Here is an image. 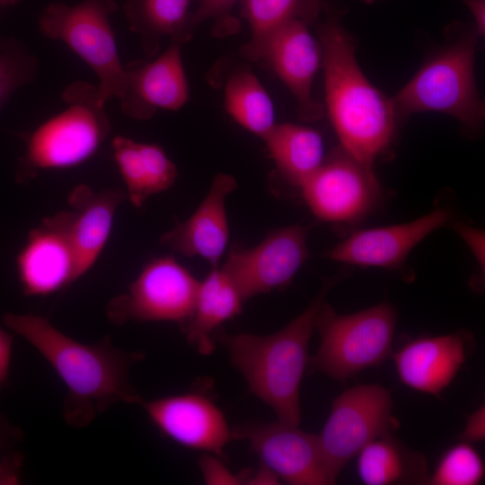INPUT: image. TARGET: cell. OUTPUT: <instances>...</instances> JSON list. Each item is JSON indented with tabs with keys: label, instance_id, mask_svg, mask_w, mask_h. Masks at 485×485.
<instances>
[{
	"label": "cell",
	"instance_id": "52a82bcc",
	"mask_svg": "<svg viewBox=\"0 0 485 485\" xmlns=\"http://www.w3.org/2000/svg\"><path fill=\"white\" fill-rule=\"evenodd\" d=\"M117 9L115 0H82L75 4L53 2L39 16L40 33L64 42L95 73L99 95L105 103L119 99L125 86L124 66L110 21Z\"/></svg>",
	"mask_w": 485,
	"mask_h": 485
},
{
	"label": "cell",
	"instance_id": "7a4b0ae2",
	"mask_svg": "<svg viewBox=\"0 0 485 485\" xmlns=\"http://www.w3.org/2000/svg\"><path fill=\"white\" fill-rule=\"evenodd\" d=\"M327 11L318 29L327 112L341 148L374 170L375 161L392 146L400 121L392 98L360 68L352 38L339 15Z\"/></svg>",
	"mask_w": 485,
	"mask_h": 485
},
{
	"label": "cell",
	"instance_id": "f35d334b",
	"mask_svg": "<svg viewBox=\"0 0 485 485\" xmlns=\"http://www.w3.org/2000/svg\"><path fill=\"white\" fill-rule=\"evenodd\" d=\"M362 1L363 3H366V4H373L375 3V1H378V0H360Z\"/></svg>",
	"mask_w": 485,
	"mask_h": 485
},
{
	"label": "cell",
	"instance_id": "2e32d148",
	"mask_svg": "<svg viewBox=\"0 0 485 485\" xmlns=\"http://www.w3.org/2000/svg\"><path fill=\"white\" fill-rule=\"evenodd\" d=\"M124 71L120 108L132 119H148L157 109L177 110L189 100L180 44L172 43L154 60L131 61Z\"/></svg>",
	"mask_w": 485,
	"mask_h": 485
},
{
	"label": "cell",
	"instance_id": "8d00e7d4",
	"mask_svg": "<svg viewBox=\"0 0 485 485\" xmlns=\"http://www.w3.org/2000/svg\"><path fill=\"white\" fill-rule=\"evenodd\" d=\"M15 432H17V430H12V428L7 425H0V450L4 447L6 442V436Z\"/></svg>",
	"mask_w": 485,
	"mask_h": 485
},
{
	"label": "cell",
	"instance_id": "d4e9b609",
	"mask_svg": "<svg viewBox=\"0 0 485 485\" xmlns=\"http://www.w3.org/2000/svg\"><path fill=\"white\" fill-rule=\"evenodd\" d=\"M262 139L280 176L298 189L325 159L322 137L308 127L275 124Z\"/></svg>",
	"mask_w": 485,
	"mask_h": 485
},
{
	"label": "cell",
	"instance_id": "4316f807",
	"mask_svg": "<svg viewBox=\"0 0 485 485\" xmlns=\"http://www.w3.org/2000/svg\"><path fill=\"white\" fill-rule=\"evenodd\" d=\"M225 106L237 123L261 138L275 125L272 101L249 69L236 70L228 77L225 84Z\"/></svg>",
	"mask_w": 485,
	"mask_h": 485
},
{
	"label": "cell",
	"instance_id": "ac0fdd59",
	"mask_svg": "<svg viewBox=\"0 0 485 485\" xmlns=\"http://www.w3.org/2000/svg\"><path fill=\"white\" fill-rule=\"evenodd\" d=\"M474 346L471 332L458 331L417 338L391 357L402 384L421 392L438 395L454 379Z\"/></svg>",
	"mask_w": 485,
	"mask_h": 485
},
{
	"label": "cell",
	"instance_id": "cb8c5ba5",
	"mask_svg": "<svg viewBox=\"0 0 485 485\" xmlns=\"http://www.w3.org/2000/svg\"><path fill=\"white\" fill-rule=\"evenodd\" d=\"M357 472L366 485L428 484L427 461L392 433L364 446L357 454Z\"/></svg>",
	"mask_w": 485,
	"mask_h": 485
},
{
	"label": "cell",
	"instance_id": "7c38bea8",
	"mask_svg": "<svg viewBox=\"0 0 485 485\" xmlns=\"http://www.w3.org/2000/svg\"><path fill=\"white\" fill-rule=\"evenodd\" d=\"M278 420L256 421L234 429L235 439L245 440L260 463L291 485H329L331 477L318 436Z\"/></svg>",
	"mask_w": 485,
	"mask_h": 485
},
{
	"label": "cell",
	"instance_id": "44dd1931",
	"mask_svg": "<svg viewBox=\"0 0 485 485\" xmlns=\"http://www.w3.org/2000/svg\"><path fill=\"white\" fill-rule=\"evenodd\" d=\"M244 299L231 278L218 266L199 281L190 320L182 328L187 341L205 356L215 351L214 334L222 323L242 312Z\"/></svg>",
	"mask_w": 485,
	"mask_h": 485
},
{
	"label": "cell",
	"instance_id": "1f68e13d",
	"mask_svg": "<svg viewBox=\"0 0 485 485\" xmlns=\"http://www.w3.org/2000/svg\"><path fill=\"white\" fill-rule=\"evenodd\" d=\"M463 442H478L484 439V406H481L467 419L463 432L459 436Z\"/></svg>",
	"mask_w": 485,
	"mask_h": 485
},
{
	"label": "cell",
	"instance_id": "277c9868",
	"mask_svg": "<svg viewBox=\"0 0 485 485\" xmlns=\"http://www.w3.org/2000/svg\"><path fill=\"white\" fill-rule=\"evenodd\" d=\"M477 37L474 28H468L429 55L392 97L400 122L414 113L436 111L453 117L467 130L481 127L485 105L474 74Z\"/></svg>",
	"mask_w": 485,
	"mask_h": 485
},
{
	"label": "cell",
	"instance_id": "9c48e42d",
	"mask_svg": "<svg viewBox=\"0 0 485 485\" xmlns=\"http://www.w3.org/2000/svg\"><path fill=\"white\" fill-rule=\"evenodd\" d=\"M198 285L175 259H153L127 291L110 301L107 317L118 326L128 322H168L182 330L192 313Z\"/></svg>",
	"mask_w": 485,
	"mask_h": 485
},
{
	"label": "cell",
	"instance_id": "8fae6325",
	"mask_svg": "<svg viewBox=\"0 0 485 485\" xmlns=\"http://www.w3.org/2000/svg\"><path fill=\"white\" fill-rule=\"evenodd\" d=\"M307 228L277 229L252 248L234 245L222 269L244 301L287 287L308 258Z\"/></svg>",
	"mask_w": 485,
	"mask_h": 485
},
{
	"label": "cell",
	"instance_id": "d590c367",
	"mask_svg": "<svg viewBox=\"0 0 485 485\" xmlns=\"http://www.w3.org/2000/svg\"><path fill=\"white\" fill-rule=\"evenodd\" d=\"M470 10L478 37L485 34V0H461Z\"/></svg>",
	"mask_w": 485,
	"mask_h": 485
},
{
	"label": "cell",
	"instance_id": "603a6c76",
	"mask_svg": "<svg viewBox=\"0 0 485 485\" xmlns=\"http://www.w3.org/2000/svg\"><path fill=\"white\" fill-rule=\"evenodd\" d=\"M190 0H126L123 12L129 29L138 34L142 49L148 59L157 56L163 36L172 43L190 40L193 29Z\"/></svg>",
	"mask_w": 485,
	"mask_h": 485
},
{
	"label": "cell",
	"instance_id": "ba28073f",
	"mask_svg": "<svg viewBox=\"0 0 485 485\" xmlns=\"http://www.w3.org/2000/svg\"><path fill=\"white\" fill-rule=\"evenodd\" d=\"M392 408L391 392L380 384H357L334 399L318 438L335 481L364 446L399 428Z\"/></svg>",
	"mask_w": 485,
	"mask_h": 485
},
{
	"label": "cell",
	"instance_id": "484cf974",
	"mask_svg": "<svg viewBox=\"0 0 485 485\" xmlns=\"http://www.w3.org/2000/svg\"><path fill=\"white\" fill-rule=\"evenodd\" d=\"M241 13L251 29V39L242 54L260 61L270 38L286 23L303 19L310 23L318 16L321 0H242Z\"/></svg>",
	"mask_w": 485,
	"mask_h": 485
},
{
	"label": "cell",
	"instance_id": "8992f818",
	"mask_svg": "<svg viewBox=\"0 0 485 485\" xmlns=\"http://www.w3.org/2000/svg\"><path fill=\"white\" fill-rule=\"evenodd\" d=\"M396 318L395 309L386 303L340 314L324 302L314 325L320 346L307 366L311 372L344 382L366 368L382 365L392 353Z\"/></svg>",
	"mask_w": 485,
	"mask_h": 485
},
{
	"label": "cell",
	"instance_id": "74e56055",
	"mask_svg": "<svg viewBox=\"0 0 485 485\" xmlns=\"http://www.w3.org/2000/svg\"><path fill=\"white\" fill-rule=\"evenodd\" d=\"M20 1L21 0H0V6L3 7V6L15 4Z\"/></svg>",
	"mask_w": 485,
	"mask_h": 485
},
{
	"label": "cell",
	"instance_id": "836d02e7",
	"mask_svg": "<svg viewBox=\"0 0 485 485\" xmlns=\"http://www.w3.org/2000/svg\"><path fill=\"white\" fill-rule=\"evenodd\" d=\"M13 336L0 326V388L6 383L12 356Z\"/></svg>",
	"mask_w": 485,
	"mask_h": 485
},
{
	"label": "cell",
	"instance_id": "4fadbf2b",
	"mask_svg": "<svg viewBox=\"0 0 485 485\" xmlns=\"http://www.w3.org/2000/svg\"><path fill=\"white\" fill-rule=\"evenodd\" d=\"M140 406L163 436L181 446L223 458L225 448L235 439L224 412L205 391L143 400Z\"/></svg>",
	"mask_w": 485,
	"mask_h": 485
},
{
	"label": "cell",
	"instance_id": "9a60e30c",
	"mask_svg": "<svg viewBox=\"0 0 485 485\" xmlns=\"http://www.w3.org/2000/svg\"><path fill=\"white\" fill-rule=\"evenodd\" d=\"M309 22L294 19L269 40L260 61L277 75L294 96L299 117L314 121L323 107L312 94L314 76L322 64V49L308 29Z\"/></svg>",
	"mask_w": 485,
	"mask_h": 485
},
{
	"label": "cell",
	"instance_id": "f546056e",
	"mask_svg": "<svg viewBox=\"0 0 485 485\" xmlns=\"http://www.w3.org/2000/svg\"><path fill=\"white\" fill-rule=\"evenodd\" d=\"M242 0H199L198 6L192 13L195 26L209 19L216 21V33L219 36L233 33L239 25L232 14L234 4Z\"/></svg>",
	"mask_w": 485,
	"mask_h": 485
},
{
	"label": "cell",
	"instance_id": "5b68a950",
	"mask_svg": "<svg viewBox=\"0 0 485 485\" xmlns=\"http://www.w3.org/2000/svg\"><path fill=\"white\" fill-rule=\"evenodd\" d=\"M66 108L40 125L26 140L16 180L25 183L40 172L77 165L89 159L108 137L111 123L98 87L84 81L69 84L61 94Z\"/></svg>",
	"mask_w": 485,
	"mask_h": 485
},
{
	"label": "cell",
	"instance_id": "d6a6232c",
	"mask_svg": "<svg viewBox=\"0 0 485 485\" xmlns=\"http://www.w3.org/2000/svg\"><path fill=\"white\" fill-rule=\"evenodd\" d=\"M458 234L468 243L480 263H484V235L481 230L467 225H458Z\"/></svg>",
	"mask_w": 485,
	"mask_h": 485
},
{
	"label": "cell",
	"instance_id": "5bb4252c",
	"mask_svg": "<svg viewBox=\"0 0 485 485\" xmlns=\"http://www.w3.org/2000/svg\"><path fill=\"white\" fill-rule=\"evenodd\" d=\"M17 270L23 293L31 296L57 293L76 280L69 210L45 217L31 230Z\"/></svg>",
	"mask_w": 485,
	"mask_h": 485
},
{
	"label": "cell",
	"instance_id": "83f0119b",
	"mask_svg": "<svg viewBox=\"0 0 485 485\" xmlns=\"http://www.w3.org/2000/svg\"><path fill=\"white\" fill-rule=\"evenodd\" d=\"M38 66V58L22 41L0 39V111L15 91L35 79Z\"/></svg>",
	"mask_w": 485,
	"mask_h": 485
},
{
	"label": "cell",
	"instance_id": "d6986e66",
	"mask_svg": "<svg viewBox=\"0 0 485 485\" xmlns=\"http://www.w3.org/2000/svg\"><path fill=\"white\" fill-rule=\"evenodd\" d=\"M236 186L233 176L217 174L196 211L163 234L161 243L175 253L198 256L207 260L212 268L217 267L229 240L225 198Z\"/></svg>",
	"mask_w": 485,
	"mask_h": 485
},
{
	"label": "cell",
	"instance_id": "30bf717a",
	"mask_svg": "<svg viewBox=\"0 0 485 485\" xmlns=\"http://www.w3.org/2000/svg\"><path fill=\"white\" fill-rule=\"evenodd\" d=\"M313 215L333 224H353L369 214L380 198L374 170L342 148L324 159L299 188Z\"/></svg>",
	"mask_w": 485,
	"mask_h": 485
},
{
	"label": "cell",
	"instance_id": "ab89813d",
	"mask_svg": "<svg viewBox=\"0 0 485 485\" xmlns=\"http://www.w3.org/2000/svg\"><path fill=\"white\" fill-rule=\"evenodd\" d=\"M1 7V6H0Z\"/></svg>",
	"mask_w": 485,
	"mask_h": 485
},
{
	"label": "cell",
	"instance_id": "ffe728a7",
	"mask_svg": "<svg viewBox=\"0 0 485 485\" xmlns=\"http://www.w3.org/2000/svg\"><path fill=\"white\" fill-rule=\"evenodd\" d=\"M127 198L119 188L95 191L86 184L75 186L68 196L70 235L75 257V278L95 263L110 236L115 212Z\"/></svg>",
	"mask_w": 485,
	"mask_h": 485
},
{
	"label": "cell",
	"instance_id": "e0dca14e",
	"mask_svg": "<svg viewBox=\"0 0 485 485\" xmlns=\"http://www.w3.org/2000/svg\"><path fill=\"white\" fill-rule=\"evenodd\" d=\"M451 217L445 208H436L404 224L353 233L327 252V257L347 264L396 269L422 240Z\"/></svg>",
	"mask_w": 485,
	"mask_h": 485
},
{
	"label": "cell",
	"instance_id": "f1b7e54d",
	"mask_svg": "<svg viewBox=\"0 0 485 485\" xmlns=\"http://www.w3.org/2000/svg\"><path fill=\"white\" fill-rule=\"evenodd\" d=\"M484 477V463L467 442L450 447L439 459L428 484L476 485Z\"/></svg>",
	"mask_w": 485,
	"mask_h": 485
},
{
	"label": "cell",
	"instance_id": "7402d4cb",
	"mask_svg": "<svg viewBox=\"0 0 485 485\" xmlns=\"http://www.w3.org/2000/svg\"><path fill=\"white\" fill-rule=\"evenodd\" d=\"M112 148L127 187V197L135 207H142L148 198L168 190L175 182L177 168L160 146L117 136Z\"/></svg>",
	"mask_w": 485,
	"mask_h": 485
},
{
	"label": "cell",
	"instance_id": "6da1fadb",
	"mask_svg": "<svg viewBox=\"0 0 485 485\" xmlns=\"http://www.w3.org/2000/svg\"><path fill=\"white\" fill-rule=\"evenodd\" d=\"M3 320L62 379L67 390L63 418L69 426L84 428L117 403L140 405L144 400L129 381L130 368L144 358L143 352L117 348L109 335L94 344L79 342L39 314L8 313Z\"/></svg>",
	"mask_w": 485,
	"mask_h": 485
},
{
	"label": "cell",
	"instance_id": "e575fe53",
	"mask_svg": "<svg viewBox=\"0 0 485 485\" xmlns=\"http://www.w3.org/2000/svg\"><path fill=\"white\" fill-rule=\"evenodd\" d=\"M280 481L271 469L260 463L256 470L250 469L245 485H277Z\"/></svg>",
	"mask_w": 485,
	"mask_h": 485
},
{
	"label": "cell",
	"instance_id": "4dcf8cb0",
	"mask_svg": "<svg viewBox=\"0 0 485 485\" xmlns=\"http://www.w3.org/2000/svg\"><path fill=\"white\" fill-rule=\"evenodd\" d=\"M198 467L207 485H245L250 471L246 468L234 472L225 464L222 457L209 453L201 454Z\"/></svg>",
	"mask_w": 485,
	"mask_h": 485
},
{
	"label": "cell",
	"instance_id": "3957f363",
	"mask_svg": "<svg viewBox=\"0 0 485 485\" xmlns=\"http://www.w3.org/2000/svg\"><path fill=\"white\" fill-rule=\"evenodd\" d=\"M333 285V279L325 282L304 311L274 333L230 334L218 329L214 334L251 392L271 408L280 422L292 426L301 422L300 385L308 365L309 342Z\"/></svg>",
	"mask_w": 485,
	"mask_h": 485
}]
</instances>
